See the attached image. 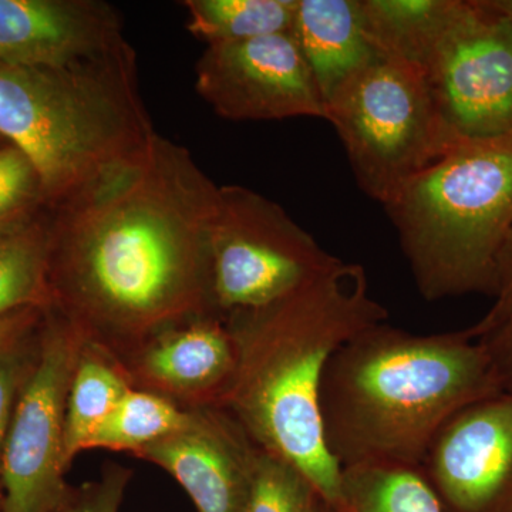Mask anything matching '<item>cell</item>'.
Instances as JSON below:
<instances>
[{"label": "cell", "mask_w": 512, "mask_h": 512, "mask_svg": "<svg viewBox=\"0 0 512 512\" xmlns=\"http://www.w3.org/2000/svg\"><path fill=\"white\" fill-rule=\"evenodd\" d=\"M220 187L157 133L136 160L49 208L50 308L119 359L214 313L208 242Z\"/></svg>", "instance_id": "obj_1"}, {"label": "cell", "mask_w": 512, "mask_h": 512, "mask_svg": "<svg viewBox=\"0 0 512 512\" xmlns=\"http://www.w3.org/2000/svg\"><path fill=\"white\" fill-rule=\"evenodd\" d=\"M389 312L370 296L365 268L342 259L284 298L227 316L238 372L224 409L256 446L285 458L339 500L342 467L329 453L320 387L330 359Z\"/></svg>", "instance_id": "obj_2"}, {"label": "cell", "mask_w": 512, "mask_h": 512, "mask_svg": "<svg viewBox=\"0 0 512 512\" xmlns=\"http://www.w3.org/2000/svg\"><path fill=\"white\" fill-rule=\"evenodd\" d=\"M504 392L483 343L463 332L414 335L386 322L330 359L320 387L329 453L340 467H420L431 440L467 404Z\"/></svg>", "instance_id": "obj_3"}, {"label": "cell", "mask_w": 512, "mask_h": 512, "mask_svg": "<svg viewBox=\"0 0 512 512\" xmlns=\"http://www.w3.org/2000/svg\"><path fill=\"white\" fill-rule=\"evenodd\" d=\"M156 134L128 43L62 67L0 63V137L35 167L49 208L136 160Z\"/></svg>", "instance_id": "obj_4"}, {"label": "cell", "mask_w": 512, "mask_h": 512, "mask_svg": "<svg viewBox=\"0 0 512 512\" xmlns=\"http://www.w3.org/2000/svg\"><path fill=\"white\" fill-rule=\"evenodd\" d=\"M384 208L427 301L497 295L512 232V133L454 144Z\"/></svg>", "instance_id": "obj_5"}, {"label": "cell", "mask_w": 512, "mask_h": 512, "mask_svg": "<svg viewBox=\"0 0 512 512\" xmlns=\"http://www.w3.org/2000/svg\"><path fill=\"white\" fill-rule=\"evenodd\" d=\"M359 187L386 205L413 177L457 144L426 73L380 55L326 103Z\"/></svg>", "instance_id": "obj_6"}, {"label": "cell", "mask_w": 512, "mask_h": 512, "mask_svg": "<svg viewBox=\"0 0 512 512\" xmlns=\"http://www.w3.org/2000/svg\"><path fill=\"white\" fill-rule=\"evenodd\" d=\"M208 251L212 312L221 318L278 301L340 261L281 205L242 185H221Z\"/></svg>", "instance_id": "obj_7"}, {"label": "cell", "mask_w": 512, "mask_h": 512, "mask_svg": "<svg viewBox=\"0 0 512 512\" xmlns=\"http://www.w3.org/2000/svg\"><path fill=\"white\" fill-rule=\"evenodd\" d=\"M84 340L72 320L46 309L39 353L10 417L3 453V512H57L66 497L67 396Z\"/></svg>", "instance_id": "obj_8"}, {"label": "cell", "mask_w": 512, "mask_h": 512, "mask_svg": "<svg viewBox=\"0 0 512 512\" xmlns=\"http://www.w3.org/2000/svg\"><path fill=\"white\" fill-rule=\"evenodd\" d=\"M424 73L456 143L512 133V16L490 0H460Z\"/></svg>", "instance_id": "obj_9"}, {"label": "cell", "mask_w": 512, "mask_h": 512, "mask_svg": "<svg viewBox=\"0 0 512 512\" xmlns=\"http://www.w3.org/2000/svg\"><path fill=\"white\" fill-rule=\"evenodd\" d=\"M195 90L227 120H326L325 101L291 33L207 46L195 64Z\"/></svg>", "instance_id": "obj_10"}, {"label": "cell", "mask_w": 512, "mask_h": 512, "mask_svg": "<svg viewBox=\"0 0 512 512\" xmlns=\"http://www.w3.org/2000/svg\"><path fill=\"white\" fill-rule=\"evenodd\" d=\"M453 512H512V392L467 404L440 427L420 464Z\"/></svg>", "instance_id": "obj_11"}, {"label": "cell", "mask_w": 512, "mask_h": 512, "mask_svg": "<svg viewBox=\"0 0 512 512\" xmlns=\"http://www.w3.org/2000/svg\"><path fill=\"white\" fill-rule=\"evenodd\" d=\"M134 389L156 393L183 409L224 407L238 372V346L214 313L153 333L120 357Z\"/></svg>", "instance_id": "obj_12"}, {"label": "cell", "mask_w": 512, "mask_h": 512, "mask_svg": "<svg viewBox=\"0 0 512 512\" xmlns=\"http://www.w3.org/2000/svg\"><path fill=\"white\" fill-rule=\"evenodd\" d=\"M258 447L227 409L202 407L136 457L167 471L198 512H242Z\"/></svg>", "instance_id": "obj_13"}, {"label": "cell", "mask_w": 512, "mask_h": 512, "mask_svg": "<svg viewBox=\"0 0 512 512\" xmlns=\"http://www.w3.org/2000/svg\"><path fill=\"white\" fill-rule=\"evenodd\" d=\"M117 10L100 0H0V63L62 67L126 45Z\"/></svg>", "instance_id": "obj_14"}, {"label": "cell", "mask_w": 512, "mask_h": 512, "mask_svg": "<svg viewBox=\"0 0 512 512\" xmlns=\"http://www.w3.org/2000/svg\"><path fill=\"white\" fill-rule=\"evenodd\" d=\"M325 104L380 56L360 12V0H298L291 30Z\"/></svg>", "instance_id": "obj_15"}, {"label": "cell", "mask_w": 512, "mask_h": 512, "mask_svg": "<svg viewBox=\"0 0 512 512\" xmlns=\"http://www.w3.org/2000/svg\"><path fill=\"white\" fill-rule=\"evenodd\" d=\"M460 0H360L377 52L426 72Z\"/></svg>", "instance_id": "obj_16"}, {"label": "cell", "mask_w": 512, "mask_h": 512, "mask_svg": "<svg viewBox=\"0 0 512 512\" xmlns=\"http://www.w3.org/2000/svg\"><path fill=\"white\" fill-rule=\"evenodd\" d=\"M130 376L119 357L93 340H84L67 396L64 463L86 451L87 441L113 413L128 390Z\"/></svg>", "instance_id": "obj_17"}, {"label": "cell", "mask_w": 512, "mask_h": 512, "mask_svg": "<svg viewBox=\"0 0 512 512\" xmlns=\"http://www.w3.org/2000/svg\"><path fill=\"white\" fill-rule=\"evenodd\" d=\"M50 211L0 229V319L50 308Z\"/></svg>", "instance_id": "obj_18"}, {"label": "cell", "mask_w": 512, "mask_h": 512, "mask_svg": "<svg viewBox=\"0 0 512 512\" xmlns=\"http://www.w3.org/2000/svg\"><path fill=\"white\" fill-rule=\"evenodd\" d=\"M333 512H444L419 467L363 464L343 468Z\"/></svg>", "instance_id": "obj_19"}, {"label": "cell", "mask_w": 512, "mask_h": 512, "mask_svg": "<svg viewBox=\"0 0 512 512\" xmlns=\"http://www.w3.org/2000/svg\"><path fill=\"white\" fill-rule=\"evenodd\" d=\"M183 6L188 32L211 46L291 33L298 0H185Z\"/></svg>", "instance_id": "obj_20"}, {"label": "cell", "mask_w": 512, "mask_h": 512, "mask_svg": "<svg viewBox=\"0 0 512 512\" xmlns=\"http://www.w3.org/2000/svg\"><path fill=\"white\" fill-rule=\"evenodd\" d=\"M192 410L146 390L130 389L113 413L94 431L87 450H110L136 457L141 450L183 430Z\"/></svg>", "instance_id": "obj_21"}, {"label": "cell", "mask_w": 512, "mask_h": 512, "mask_svg": "<svg viewBox=\"0 0 512 512\" xmlns=\"http://www.w3.org/2000/svg\"><path fill=\"white\" fill-rule=\"evenodd\" d=\"M242 512H333L311 478L258 447Z\"/></svg>", "instance_id": "obj_22"}, {"label": "cell", "mask_w": 512, "mask_h": 512, "mask_svg": "<svg viewBox=\"0 0 512 512\" xmlns=\"http://www.w3.org/2000/svg\"><path fill=\"white\" fill-rule=\"evenodd\" d=\"M47 208L39 174L25 154L0 147V229L35 217Z\"/></svg>", "instance_id": "obj_23"}, {"label": "cell", "mask_w": 512, "mask_h": 512, "mask_svg": "<svg viewBox=\"0 0 512 512\" xmlns=\"http://www.w3.org/2000/svg\"><path fill=\"white\" fill-rule=\"evenodd\" d=\"M40 322L42 319L28 332L0 346V512H3V453H5L10 417H12L20 387L35 365L37 353H39Z\"/></svg>", "instance_id": "obj_24"}, {"label": "cell", "mask_w": 512, "mask_h": 512, "mask_svg": "<svg viewBox=\"0 0 512 512\" xmlns=\"http://www.w3.org/2000/svg\"><path fill=\"white\" fill-rule=\"evenodd\" d=\"M133 471L120 464H106L97 480L70 485L57 512H120Z\"/></svg>", "instance_id": "obj_25"}, {"label": "cell", "mask_w": 512, "mask_h": 512, "mask_svg": "<svg viewBox=\"0 0 512 512\" xmlns=\"http://www.w3.org/2000/svg\"><path fill=\"white\" fill-rule=\"evenodd\" d=\"M495 303L491 311L477 325L467 329L473 339L481 338L485 333L497 328L512 313V232L505 242L503 254L498 262V288Z\"/></svg>", "instance_id": "obj_26"}, {"label": "cell", "mask_w": 512, "mask_h": 512, "mask_svg": "<svg viewBox=\"0 0 512 512\" xmlns=\"http://www.w3.org/2000/svg\"><path fill=\"white\" fill-rule=\"evenodd\" d=\"M476 340L487 350L504 392H512V313L497 328Z\"/></svg>", "instance_id": "obj_27"}, {"label": "cell", "mask_w": 512, "mask_h": 512, "mask_svg": "<svg viewBox=\"0 0 512 512\" xmlns=\"http://www.w3.org/2000/svg\"><path fill=\"white\" fill-rule=\"evenodd\" d=\"M46 309L28 308L0 319V346L18 338L39 323Z\"/></svg>", "instance_id": "obj_28"}, {"label": "cell", "mask_w": 512, "mask_h": 512, "mask_svg": "<svg viewBox=\"0 0 512 512\" xmlns=\"http://www.w3.org/2000/svg\"><path fill=\"white\" fill-rule=\"evenodd\" d=\"M490 3L494 8L503 10V12L512 16V0H490Z\"/></svg>", "instance_id": "obj_29"}, {"label": "cell", "mask_w": 512, "mask_h": 512, "mask_svg": "<svg viewBox=\"0 0 512 512\" xmlns=\"http://www.w3.org/2000/svg\"><path fill=\"white\" fill-rule=\"evenodd\" d=\"M6 144H8V143H6V141L3 140L2 137H0V147L6 146Z\"/></svg>", "instance_id": "obj_30"}]
</instances>
